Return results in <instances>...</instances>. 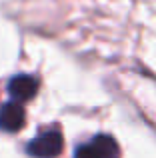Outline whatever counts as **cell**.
Returning <instances> with one entry per match:
<instances>
[{"label":"cell","instance_id":"1","mask_svg":"<svg viewBox=\"0 0 156 158\" xmlns=\"http://www.w3.org/2000/svg\"><path fill=\"white\" fill-rule=\"evenodd\" d=\"M62 134L58 130H46L28 142L26 152L34 158H56L62 152Z\"/></svg>","mask_w":156,"mask_h":158},{"label":"cell","instance_id":"2","mask_svg":"<svg viewBox=\"0 0 156 158\" xmlns=\"http://www.w3.org/2000/svg\"><path fill=\"white\" fill-rule=\"evenodd\" d=\"M26 122V112L22 108V102L12 100L6 102L0 110V130L4 132H18Z\"/></svg>","mask_w":156,"mask_h":158},{"label":"cell","instance_id":"5","mask_svg":"<svg viewBox=\"0 0 156 158\" xmlns=\"http://www.w3.org/2000/svg\"><path fill=\"white\" fill-rule=\"evenodd\" d=\"M74 158H102V156L98 152V148L90 142V144H84V146H78Z\"/></svg>","mask_w":156,"mask_h":158},{"label":"cell","instance_id":"3","mask_svg":"<svg viewBox=\"0 0 156 158\" xmlns=\"http://www.w3.org/2000/svg\"><path fill=\"white\" fill-rule=\"evenodd\" d=\"M8 92L14 100L18 102H28L34 98L38 92V80L30 74H16L10 82H8Z\"/></svg>","mask_w":156,"mask_h":158},{"label":"cell","instance_id":"4","mask_svg":"<svg viewBox=\"0 0 156 158\" xmlns=\"http://www.w3.org/2000/svg\"><path fill=\"white\" fill-rule=\"evenodd\" d=\"M92 144L98 148V152H100L102 158H118V154H120V152H118V144L114 142V138L108 136V134L94 136Z\"/></svg>","mask_w":156,"mask_h":158}]
</instances>
